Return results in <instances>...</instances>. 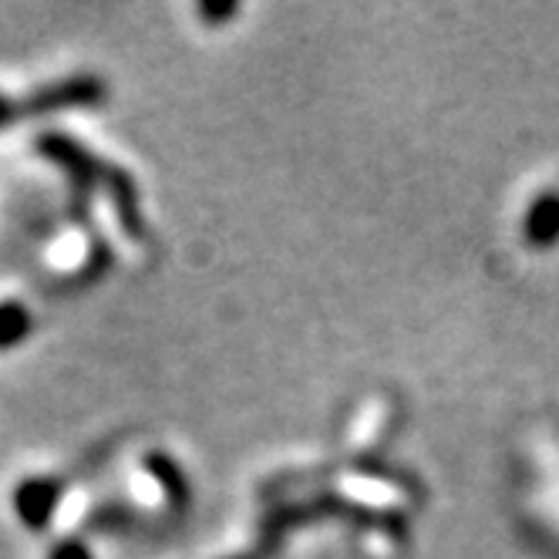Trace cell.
I'll return each mask as SVG.
<instances>
[{"instance_id":"cell-2","label":"cell","mask_w":559,"mask_h":559,"mask_svg":"<svg viewBox=\"0 0 559 559\" xmlns=\"http://www.w3.org/2000/svg\"><path fill=\"white\" fill-rule=\"evenodd\" d=\"M27 324H31V317L24 307L17 304L0 307V347H11L14 341H21L27 334Z\"/></svg>"},{"instance_id":"cell-1","label":"cell","mask_w":559,"mask_h":559,"mask_svg":"<svg viewBox=\"0 0 559 559\" xmlns=\"http://www.w3.org/2000/svg\"><path fill=\"white\" fill-rule=\"evenodd\" d=\"M95 98V85H88L85 78H74V82H64V85H51V88H41L27 98H8L0 95V126L14 122V118H27V115H37V111H55V108H64L71 102H88Z\"/></svg>"}]
</instances>
